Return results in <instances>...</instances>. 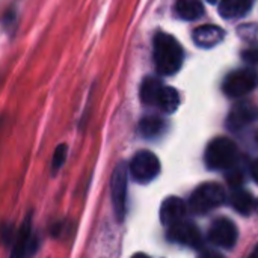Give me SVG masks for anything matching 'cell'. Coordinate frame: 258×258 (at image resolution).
<instances>
[{"label":"cell","mask_w":258,"mask_h":258,"mask_svg":"<svg viewBox=\"0 0 258 258\" xmlns=\"http://www.w3.org/2000/svg\"><path fill=\"white\" fill-rule=\"evenodd\" d=\"M154 63L160 74L172 76L175 74L183 65V48L180 42L168 35V33H157L154 38Z\"/></svg>","instance_id":"cell-1"},{"label":"cell","mask_w":258,"mask_h":258,"mask_svg":"<svg viewBox=\"0 0 258 258\" xmlns=\"http://www.w3.org/2000/svg\"><path fill=\"white\" fill-rule=\"evenodd\" d=\"M237 162V147L228 138H218L212 141L206 150V165L209 169L224 171L230 169Z\"/></svg>","instance_id":"cell-2"},{"label":"cell","mask_w":258,"mask_h":258,"mask_svg":"<svg viewBox=\"0 0 258 258\" xmlns=\"http://www.w3.org/2000/svg\"><path fill=\"white\" fill-rule=\"evenodd\" d=\"M225 201V192L218 183H206L200 186L189 200V209L195 215H206L219 207Z\"/></svg>","instance_id":"cell-3"},{"label":"cell","mask_w":258,"mask_h":258,"mask_svg":"<svg viewBox=\"0 0 258 258\" xmlns=\"http://www.w3.org/2000/svg\"><path fill=\"white\" fill-rule=\"evenodd\" d=\"M127 180H128V166L124 162H119L113 169L110 178V197L115 216L119 222L124 221L125 206H127Z\"/></svg>","instance_id":"cell-4"},{"label":"cell","mask_w":258,"mask_h":258,"mask_svg":"<svg viewBox=\"0 0 258 258\" xmlns=\"http://www.w3.org/2000/svg\"><path fill=\"white\" fill-rule=\"evenodd\" d=\"M159 172H160V162L157 156L147 150L136 153L128 166V174L133 177L135 181L142 184L153 181L159 175Z\"/></svg>","instance_id":"cell-5"},{"label":"cell","mask_w":258,"mask_h":258,"mask_svg":"<svg viewBox=\"0 0 258 258\" xmlns=\"http://www.w3.org/2000/svg\"><path fill=\"white\" fill-rule=\"evenodd\" d=\"M258 83L257 73L252 68H243L230 73L222 85L224 92L231 98H239L251 92Z\"/></svg>","instance_id":"cell-6"},{"label":"cell","mask_w":258,"mask_h":258,"mask_svg":"<svg viewBox=\"0 0 258 258\" xmlns=\"http://www.w3.org/2000/svg\"><path fill=\"white\" fill-rule=\"evenodd\" d=\"M168 239L171 242L186 245L190 248H200L203 245L201 231L194 222H189V221H180L171 225L168 230Z\"/></svg>","instance_id":"cell-7"},{"label":"cell","mask_w":258,"mask_h":258,"mask_svg":"<svg viewBox=\"0 0 258 258\" xmlns=\"http://www.w3.org/2000/svg\"><path fill=\"white\" fill-rule=\"evenodd\" d=\"M209 239L213 245L230 249L237 242V228L230 219L219 218L212 224L209 230Z\"/></svg>","instance_id":"cell-8"},{"label":"cell","mask_w":258,"mask_h":258,"mask_svg":"<svg viewBox=\"0 0 258 258\" xmlns=\"http://www.w3.org/2000/svg\"><path fill=\"white\" fill-rule=\"evenodd\" d=\"M30 213L26 216V219L23 221L20 230L17 231L14 240H12V252L11 258H26L32 255L36 248H38V242L32 237L30 234Z\"/></svg>","instance_id":"cell-9"},{"label":"cell","mask_w":258,"mask_h":258,"mask_svg":"<svg viewBox=\"0 0 258 258\" xmlns=\"http://www.w3.org/2000/svg\"><path fill=\"white\" fill-rule=\"evenodd\" d=\"M258 119V107L251 103H239L233 107L228 115L227 125L230 130H240L245 125L254 122Z\"/></svg>","instance_id":"cell-10"},{"label":"cell","mask_w":258,"mask_h":258,"mask_svg":"<svg viewBox=\"0 0 258 258\" xmlns=\"http://www.w3.org/2000/svg\"><path fill=\"white\" fill-rule=\"evenodd\" d=\"M184 215H186V204L183 200H180L177 197L166 198L160 207V221L166 227H171V225L183 221Z\"/></svg>","instance_id":"cell-11"},{"label":"cell","mask_w":258,"mask_h":258,"mask_svg":"<svg viewBox=\"0 0 258 258\" xmlns=\"http://www.w3.org/2000/svg\"><path fill=\"white\" fill-rule=\"evenodd\" d=\"M224 36H225L224 30L221 27L212 26V24L200 26L194 32V41H195V44L200 45V47H203V48H212V47L218 45L219 42H222Z\"/></svg>","instance_id":"cell-12"},{"label":"cell","mask_w":258,"mask_h":258,"mask_svg":"<svg viewBox=\"0 0 258 258\" xmlns=\"http://www.w3.org/2000/svg\"><path fill=\"white\" fill-rule=\"evenodd\" d=\"M251 9V0H221L219 12L224 18H240Z\"/></svg>","instance_id":"cell-13"},{"label":"cell","mask_w":258,"mask_h":258,"mask_svg":"<svg viewBox=\"0 0 258 258\" xmlns=\"http://www.w3.org/2000/svg\"><path fill=\"white\" fill-rule=\"evenodd\" d=\"M175 9H177V14L183 20H187V21L198 20L204 14L203 3L200 0H177Z\"/></svg>","instance_id":"cell-14"},{"label":"cell","mask_w":258,"mask_h":258,"mask_svg":"<svg viewBox=\"0 0 258 258\" xmlns=\"http://www.w3.org/2000/svg\"><path fill=\"white\" fill-rule=\"evenodd\" d=\"M162 88L163 86H162L160 80H157L154 77L145 79L142 86H141V100H142V103H145L148 106H156Z\"/></svg>","instance_id":"cell-15"},{"label":"cell","mask_w":258,"mask_h":258,"mask_svg":"<svg viewBox=\"0 0 258 258\" xmlns=\"http://www.w3.org/2000/svg\"><path fill=\"white\" fill-rule=\"evenodd\" d=\"M230 203L231 206L240 213V215H251L252 210H254V198L249 192L243 190V189H236L233 194H231V198H230Z\"/></svg>","instance_id":"cell-16"},{"label":"cell","mask_w":258,"mask_h":258,"mask_svg":"<svg viewBox=\"0 0 258 258\" xmlns=\"http://www.w3.org/2000/svg\"><path fill=\"white\" fill-rule=\"evenodd\" d=\"M160 107V110H163L165 113H174L178 106H180V95L178 92L171 88V86H163L157 100V104Z\"/></svg>","instance_id":"cell-17"},{"label":"cell","mask_w":258,"mask_h":258,"mask_svg":"<svg viewBox=\"0 0 258 258\" xmlns=\"http://www.w3.org/2000/svg\"><path fill=\"white\" fill-rule=\"evenodd\" d=\"M165 121L159 116H145L139 122V132L144 138H157L165 130Z\"/></svg>","instance_id":"cell-18"},{"label":"cell","mask_w":258,"mask_h":258,"mask_svg":"<svg viewBox=\"0 0 258 258\" xmlns=\"http://www.w3.org/2000/svg\"><path fill=\"white\" fill-rule=\"evenodd\" d=\"M67 154H68V147L65 144L59 145L56 150H54V154H53V162H51V172L56 174L65 163L67 160Z\"/></svg>","instance_id":"cell-19"},{"label":"cell","mask_w":258,"mask_h":258,"mask_svg":"<svg viewBox=\"0 0 258 258\" xmlns=\"http://www.w3.org/2000/svg\"><path fill=\"white\" fill-rule=\"evenodd\" d=\"M230 169H233V168H230ZM242 181H243V174H242V171L240 169H233L230 174H228V183L233 186V187H239L240 184H242Z\"/></svg>","instance_id":"cell-20"},{"label":"cell","mask_w":258,"mask_h":258,"mask_svg":"<svg viewBox=\"0 0 258 258\" xmlns=\"http://www.w3.org/2000/svg\"><path fill=\"white\" fill-rule=\"evenodd\" d=\"M2 237H3V242H5V243H11V242L14 240V237H15V234H14V227L5 225V227L2 228Z\"/></svg>","instance_id":"cell-21"},{"label":"cell","mask_w":258,"mask_h":258,"mask_svg":"<svg viewBox=\"0 0 258 258\" xmlns=\"http://www.w3.org/2000/svg\"><path fill=\"white\" fill-rule=\"evenodd\" d=\"M200 258H224L219 252H216V251H204Z\"/></svg>","instance_id":"cell-22"},{"label":"cell","mask_w":258,"mask_h":258,"mask_svg":"<svg viewBox=\"0 0 258 258\" xmlns=\"http://www.w3.org/2000/svg\"><path fill=\"white\" fill-rule=\"evenodd\" d=\"M243 56L249 62H258V51H246V53H243Z\"/></svg>","instance_id":"cell-23"},{"label":"cell","mask_w":258,"mask_h":258,"mask_svg":"<svg viewBox=\"0 0 258 258\" xmlns=\"http://www.w3.org/2000/svg\"><path fill=\"white\" fill-rule=\"evenodd\" d=\"M251 174H252L254 180L258 183V159L252 163V166H251Z\"/></svg>","instance_id":"cell-24"},{"label":"cell","mask_w":258,"mask_h":258,"mask_svg":"<svg viewBox=\"0 0 258 258\" xmlns=\"http://www.w3.org/2000/svg\"><path fill=\"white\" fill-rule=\"evenodd\" d=\"M249 258H258V245L255 246V249L252 251V254L249 255Z\"/></svg>","instance_id":"cell-25"},{"label":"cell","mask_w":258,"mask_h":258,"mask_svg":"<svg viewBox=\"0 0 258 258\" xmlns=\"http://www.w3.org/2000/svg\"><path fill=\"white\" fill-rule=\"evenodd\" d=\"M132 258H150L148 255H145V254H135Z\"/></svg>","instance_id":"cell-26"},{"label":"cell","mask_w":258,"mask_h":258,"mask_svg":"<svg viewBox=\"0 0 258 258\" xmlns=\"http://www.w3.org/2000/svg\"><path fill=\"white\" fill-rule=\"evenodd\" d=\"M254 209L257 210V213H258V201H257V203H255V206H254Z\"/></svg>","instance_id":"cell-27"},{"label":"cell","mask_w":258,"mask_h":258,"mask_svg":"<svg viewBox=\"0 0 258 258\" xmlns=\"http://www.w3.org/2000/svg\"><path fill=\"white\" fill-rule=\"evenodd\" d=\"M207 2H210V3H216L218 0H207Z\"/></svg>","instance_id":"cell-28"}]
</instances>
